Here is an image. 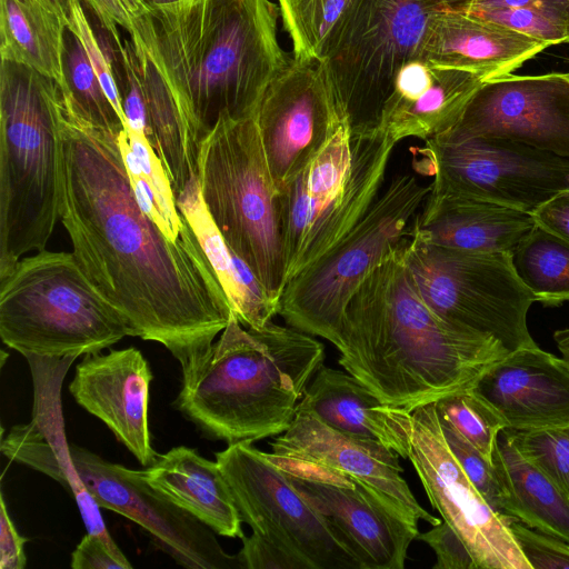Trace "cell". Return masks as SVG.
<instances>
[{
    "label": "cell",
    "instance_id": "6da1fadb",
    "mask_svg": "<svg viewBox=\"0 0 569 569\" xmlns=\"http://www.w3.org/2000/svg\"><path fill=\"white\" fill-rule=\"evenodd\" d=\"M59 217L80 268L130 336L179 361L236 316L191 226L168 237L140 207L118 136L84 122L62 93Z\"/></svg>",
    "mask_w": 569,
    "mask_h": 569
},
{
    "label": "cell",
    "instance_id": "7a4b0ae2",
    "mask_svg": "<svg viewBox=\"0 0 569 569\" xmlns=\"http://www.w3.org/2000/svg\"><path fill=\"white\" fill-rule=\"evenodd\" d=\"M339 352V365L382 403L412 412L475 388L509 350L436 315L417 292L399 243L349 300Z\"/></svg>",
    "mask_w": 569,
    "mask_h": 569
},
{
    "label": "cell",
    "instance_id": "3957f363",
    "mask_svg": "<svg viewBox=\"0 0 569 569\" xmlns=\"http://www.w3.org/2000/svg\"><path fill=\"white\" fill-rule=\"evenodd\" d=\"M271 0H179L152 6L158 66L181 116L190 152L221 114H254L291 57L279 43Z\"/></svg>",
    "mask_w": 569,
    "mask_h": 569
},
{
    "label": "cell",
    "instance_id": "277c9868",
    "mask_svg": "<svg viewBox=\"0 0 569 569\" xmlns=\"http://www.w3.org/2000/svg\"><path fill=\"white\" fill-rule=\"evenodd\" d=\"M325 357L311 335L272 321L244 329L233 316L217 341L180 362L174 403L204 435L228 445L274 437L291 425Z\"/></svg>",
    "mask_w": 569,
    "mask_h": 569
},
{
    "label": "cell",
    "instance_id": "5b68a950",
    "mask_svg": "<svg viewBox=\"0 0 569 569\" xmlns=\"http://www.w3.org/2000/svg\"><path fill=\"white\" fill-rule=\"evenodd\" d=\"M62 90L29 67L1 61L0 279L41 251L59 217Z\"/></svg>",
    "mask_w": 569,
    "mask_h": 569
},
{
    "label": "cell",
    "instance_id": "8992f818",
    "mask_svg": "<svg viewBox=\"0 0 569 569\" xmlns=\"http://www.w3.org/2000/svg\"><path fill=\"white\" fill-rule=\"evenodd\" d=\"M197 177L204 206L232 251L276 303L287 283L279 192L254 114H221L200 141Z\"/></svg>",
    "mask_w": 569,
    "mask_h": 569
},
{
    "label": "cell",
    "instance_id": "52a82bcc",
    "mask_svg": "<svg viewBox=\"0 0 569 569\" xmlns=\"http://www.w3.org/2000/svg\"><path fill=\"white\" fill-rule=\"evenodd\" d=\"M0 283V337L23 356L93 355L130 336L73 253L37 251Z\"/></svg>",
    "mask_w": 569,
    "mask_h": 569
},
{
    "label": "cell",
    "instance_id": "ba28073f",
    "mask_svg": "<svg viewBox=\"0 0 569 569\" xmlns=\"http://www.w3.org/2000/svg\"><path fill=\"white\" fill-rule=\"evenodd\" d=\"M397 142L383 131L351 136L342 124L279 191L287 282L342 239L381 192Z\"/></svg>",
    "mask_w": 569,
    "mask_h": 569
},
{
    "label": "cell",
    "instance_id": "9c48e42d",
    "mask_svg": "<svg viewBox=\"0 0 569 569\" xmlns=\"http://www.w3.org/2000/svg\"><path fill=\"white\" fill-rule=\"evenodd\" d=\"M442 0H350L323 43L319 61L351 136L379 130L399 69L420 56Z\"/></svg>",
    "mask_w": 569,
    "mask_h": 569
},
{
    "label": "cell",
    "instance_id": "30bf717a",
    "mask_svg": "<svg viewBox=\"0 0 569 569\" xmlns=\"http://www.w3.org/2000/svg\"><path fill=\"white\" fill-rule=\"evenodd\" d=\"M429 191L413 174L393 176L362 219L286 283L278 310L284 322L339 350L349 300L398 247Z\"/></svg>",
    "mask_w": 569,
    "mask_h": 569
},
{
    "label": "cell",
    "instance_id": "8fae6325",
    "mask_svg": "<svg viewBox=\"0 0 569 569\" xmlns=\"http://www.w3.org/2000/svg\"><path fill=\"white\" fill-rule=\"evenodd\" d=\"M400 253L420 298L440 318L489 335L509 351L537 346L527 326L536 299L516 273L511 253L441 247L412 223Z\"/></svg>",
    "mask_w": 569,
    "mask_h": 569
},
{
    "label": "cell",
    "instance_id": "7c38bea8",
    "mask_svg": "<svg viewBox=\"0 0 569 569\" xmlns=\"http://www.w3.org/2000/svg\"><path fill=\"white\" fill-rule=\"evenodd\" d=\"M251 441L216 452L243 522L281 549L297 569H362L326 519Z\"/></svg>",
    "mask_w": 569,
    "mask_h": 569
},
{
    "label": "cell",
    "instance_id": "4fadbf2b",
    "mask_svg": "<svg viewBox=\"0 0 569 569\" xmlns=\"http://www.w3.org/2000/svg\"><path fill=\"white\" fill-rule=\"evenodd\" d=\"M430 192L476 198L532 213L569 190V158L496 137L456 140L443 134L421 149Z\"/></svg>",
    "mask_w": 569,
    "mask_h": 569
},
{
    "label": "cell",
    "instance_id": "5bb4252c",
    "mask_svg": "<svg viewBox=\"0 0 569 569\" xmlns=\"http://www.w3.org/2000/svg\"><path fill=\"white\" fill-rule=\"evenodd\" d=\"M411 461L428 499L461 537L478 569H531L510 530L512 520L486 501L449 449L436 403L411 412Z\"/></svg>",
    "mask_w": 569,
    "mask_h": 569
},
{
    "label": "cell",
    "instance_id": "9a60e30c",
    "mask_svg": "<svg viewBox=\"0 0 569 569\" xmlns=\"http://www.w3.org/2000/svg\"><path fill=\"white\" fill-rule=\"evenodd\" d=\"M69 447L77 472L97 505L140 526L179 566L242 569L238 555L227 553L213 530L152 489L141 470L112 463L73 443Z\"/></svg>",
    "mask_w": 569,
    "mask_h": 569
},
{
    "label": "cell",
    "instance_id": "2e32d148",
    "mask_svg": "<svg viewBox=\"0 0 569 569\" xmlns=\"http://www.w3.org/2000/svg\"><path fill=\"white\" fill-rule=\"evenodd\" d=\"M274 186L281 191L346 124L319 60L292 59L266 89L254 112Z\"/></svg>",
    "mask_w": 569,
    "mask_h": 569
},
{
    "label": "cell",
    "instance_id": "e0dca14e",
    "mask_svg": "<svg viewBox=\"0 0 569 569\" xmlns=\"http://www.w3.org/2000/svg\"><path fill=\"white\" fill-rule=\"evenodd\" d=\"M269 459L281 470H318L358 480L387 508L418 527L442 520L417 501L402 476L399 455L387 446L340 432L316 416L296 411L289 428L271 442Z\"/></svg>",
    "mask_w": 569,
    "mask_h": 569
},
{
    "label": "cell",
    "instance_id": "ac0fdd59",
    "mask_svg": "<svg viewBox=\"0 0 569 569\" xmlns=\"http://www.w3.org/2000/svg\"><path fill=\"white\" fill-rule=\"evenodd\" d=\"M441 134L506 138L569 158V78L509 73L486 81L459 121Z\"/></svg>",
    "mask_w": 569,
    "mask_h": 569
},
{
    "label": "cell",
    "instance_id": "d6986e66",
    "mask_svg": "<svg viewBox=\"0 0 569 569\" xmlns=\"http://www.w3.org/2000/svg\"><path fill=\"white\" fill-rule=\"evenodd\" d=\"M282 472L342 539L362 569L405 568L418 527L387 508L355 478L318 470Z\"/></svg>",
    "mask_w": 569,
    "mask_h": 569
},
{
    "label": "cell",
    "instance_id": "ffe728a7",
    "mask_svg": "<svg viewBox=\"0 0 569 569\" xmlns=\"http://www.w3.org/2000/svg\"><path fill=\"white\" fill-rule=\"evenodd\" d=\"M24 357L33 381L32 419L10 429L1 440V452L10 460L27 465L68 488L76 499L87 531L101 537L116 556L127 558L111 538L100 507L80 479L66 439L61 386L78 357Z\"/></svg>",
    "mask_w": 569,
    "mask_h": 569
},
{
    "label": "cell",
    "instance_id": "44dd1931",
    "mask_svg": "<svg viewBox=\"0 0 569 569\" xmlns=\"http://www.w3.org/2000/svg\"><path fill=\"white\" fill-rule=\"evenodd\" d=\"M151 380L148 361L140 350L129 347L84 355L69 385L76 402L100 419L144 467L159 457L149 428Z\"/></svg>",
    "mask_w": 569,
    "mask_h": 569
},
{
    "label": "cell",
    "instance_id": "7402d4cb",
    "mask_svg": "<svg viewBox=\"0 0 569 569\" xmlns=\"http://www.w3.org/2000/svg\"><path fill=\"white\" fill-rule=\"evenodd\" d=\"M475 389L511 429L569 426V365L538 346L509 351Z\"/></svg>",
    "mask_w": 569,
    "mask_h": 569
},
{
    "label": "cell",
    "instance_id": "603a6c76",
    "mask_svg": "<svg viewBox=\"0 0 569 569\" xmlns=\"http://www.w3.org/2000/svg\"><path fill=\"white\" fill-rule=\"evenodd\" d=\"M483 82L473 72L412 59L396 76L379 130L397 143L408 138L426 141L445 133L459 121Z\"/></svg>",
    "mask_w": 569,
    "mask_h": 569
},
{
    "label": "cell",
    "instance_id": "cb8c5ba5",
    "mask_svg": "<svg viewBox=\"0 0 569 569\" xmlns=\"http://www.w3.org/2000/svg\"><path fill=\"white\" fill-rule=\"evenodd\" d=\"M549 44L499 23L453 10L432 16L419 59L489 81L511 73Z\"/></svg>",
    "mask_w": 569,
    "mask_h": 569
},
{
    "label": "cell",
    "instance_id": "d4e9b609",
    "mask_svg": "<svg viewBox=\"0 0 569 569\" xmlns=\"http://www.w3.org/2000/svg\"><path fill=\"white\" fill-rule=\"evenodd\" d=\"M296 411L309 412L346 435L380 442L408 459L411 412L382 403L347 371L321 366Z\"/></svg>",
    "mask_w": 569,
    "mask_h": 569
},
{
    "label": "cell",
    "instance_id": "484cf974",
    "mask_svg": "<svg viewBox=\"0 0 569 569\" xmlns=\"http://www.w3.org/2000/svg\"><path fill=\"white\" fill-rule=\"evenodd\" d=\"M430 242L472 252L512 253L537 226L530 212L487 200L429 191L411 221Z\"/></svg>",
    "mask_w": 569,
    "mask_h": 569
},
{
    "label": "cell",
    "instance_id": "4316f807",
    "mask_svg": "<svg viewBox=\"0 0 569 569\" xmlns=\"http://www.w3.org/2000/svg\"><path fill=\"white\" fill-rule=\"evenodd\" d=\"M146 482L217 535L242 538V519L217 461L179 446L141 470Z\"/></svg>",
    "mask_w": 569,
    "mask_h": 569
},
{
    "label": "cell",
    "instance_id": "83f0119b",
    "mask_svg": "<svg viewBox=\"0 0 569 569\" xmlns=\"http://www.w3.org/2000/svg\"><path fill=\"white\" fill-rule=\"evenodd\" d=\"M176 200L214 268L238 320L247 328L264 327L278 315L279 306L227 244L204 206L197 174L190 178Z\"/></svg>",
    "mask_w": 569,
    "mask_h": 569
},
{
    "label": "cell",
    "instance_id": "f1b7e54d",
    "mask_svg": "<svg viewBox=\"0 0 569 569\" xmlns=\"http://www.w3.org/2000/svg\"><path fill=\"white\" fill-rule=\"evenodd\" d=\"M492 462L500 491V512L569 543V497L498 437Z\"/></svg>",
    "mask_w": 569,
    "mask_h": 569
},
{
    "label": "cell",
    "instance_id": "f546056e",
    "mask_svg": "<svg viewBox=\"0 0 569 569\" xmlns=\"http://www.w3.org/2000/svg\"><path fill=\"white\" fill-rule=\"evenodd\" d=\"M67 27L36 0H0V54L34 69L68 90L66 78Z\"/></svg>",
    "mask_w": 569,
    "mask_h": 569
},
{
    "label": "cell",
    "instance_id": "4dcf8cb0",
    "mask_svg": "<svg viewBox=\"0 0 569 569\" xmlns=\"http://www.w3.org/2000/svg\"><path fill=\"white\" fill-rule=\"evenodd\" d=\"M512 266L537 302H569V242L536 226L511 253Z\"/></svg>",
    "mask_w": 569,
    "mask_h": 569
},
{
    "label": "cell",
    "instance_id": "1f68e13d",
    "mask_svg": "<svg viewBox=\"0 0 569 569\" xmlns=\"http://www.w3.org/2000/svg\"><path fill=\"white\" fill-rule=\"evenodd\" d=\"M68 90H62L74 112L88 124L119 136L124 124L108 99L79 38L67 29L64 53Z\"/></svg>",
    "mask_w": 569,
    "mask_h": 569
},
{
    "label": "cell",
    "instance_id": "d6a6232c",
    "mask_svg": "<svg viewBox=\"0 0 569 569\" xmlns=\"http://www.w3.org/2000/svg\"><path fill=\"white\" fill-rule=\"evenodd\" d=\"M350 0H277L282 28L292 46V59L319 60L332 28Z\"/></svg>",
    "mask_w": 569,
    "mask_h": 569
},
{
    "label": "cell",
    "instance_id": "836d02e7",
    "mask_svg": "<svg viewBox=\"0 0 569 569\" xmlns=\"http://www.w3.org/2000/svg\"><path fill=\"white\" fill-rule=\"evenodd\" d=\"M435 403L439 416L492 462L498 437L508 428L498 409L475 388L450 395Z\"/></svg>",
    "mask_w": 569,
    "mask_h": 569
},
{
    "label": "cell",
    "instance_id": "e575fe53",
    "mask_svg": "<svg viewBox=\"0 0 569 569\" xmlns=\"http://www.w3.org/2000/svg\"><path fill=\"white\" fill-rule=\"evenodd\" d=\"M114 44L122 42L118 27L130 36L140 67L157 64V42L152 7L146 0H86Z\"/></svg>",
    "mask_w": 569,
    "mask_h": 569
},
{
    "label": "cell",
    "instance_id": "d590c367",
    "mask_svg": "<svg viewBox=\"0 0 569 569\" xmlns=\"http://www.w3.org/2000/svg\"><path fill=\"white\" fill-rule=\"evenodd\" d=\"M506 439L569 497V433L562 428L511 429Z\"/></svg>",
    "mask_w": 569,
    "mask_h": 569
},
{
    "label": "cell",
    "instance_id": "8d00e7d4",
    "mask_svg": "<svg viewBox=\"0 0 569 569\" xmlns=\"http://www.w3.org/2000/svg\"><path fill=\"white\" fill-rule=\"evenodd\" d=\"M463 12L499 23L550 46L569 42V29L561 20L533 8H472Z\"/></svg>",
    "mask_w": 569,
    "mask_h": 569
},
{
    "label": "cell",
    "instance_id": "74e56055",
    "mask_svg": "<svg viewBox=\"0 0 569 569\" xmlns=\"http://www.w3.org/2000/svg\"><path fill=\"white\" fill-rule=\"evenodd\" d=\"M439 420L445 440L458 463L490 507L501 515L500 491L493 462L440 416Z\"/></svg>",
    "mask_w": 569,
    "mask_h": 569
},
{
    "label": "cell",
    "instance_id": "f35d334b",
    "mask_svg": "<svg viewBox=\"0 0 569 569\" xmlns=\"http://www.w3.org/2000/svg\"><path fill=\"white\" fill-rule=\"evenodd\" d=\"M67 29L74 33L81 41L87 57L108 99L112 103L123 124H126L118 80H116V76L113 74L111 62L107 59L104 51L99 44L96 33L87 19L80 0H73L72 2L71 16Z\"/></svg>",
    "mask_w": 569,
    "mask_h": 569
},
{
    "label": "cell",
    "instance_id": "ab89813d",
    "mask_svg": "<svg viewBox=\"0 0 569 569\" xmlns=\"http://www.w3.org/2000/svg\"><path fill=\"white\" fill-rule=\"evenodd\" d=\"M510 530L531 569H569L568 542L520 521H512Z\"/></svg>",
    "mask_w": 569,
    "mask_h": 569
},
{
    "label": "cell",
    "instance_id": "60d3db41",
    "mask_svg": "<svg viewBox=\"0 0 569 569\" xmlns=\"http://www.w3.org/2000/svg\"><path fill=\"white\" fill-rule=\"evenodd\" d=\"M426 542L436 553L433 569H478L476 561L461 537L446 521L417 538Z\"/></svg>",
    "mask_w": 569,
    "mask_h": 569
},
{
    "label": "cell",
    "instance_id": "b9f144b4",
    "mask_svg": "<svg viewBox=\"0 0 569 569\" xmlns=\"http://www.w3.org/2000/svg\"><path fill=\"white\" fill-rule=\"evenodd\" d=\"M237 553L242 569H297L296 563L276 545L258 533L241 538Z\"/></svg>",
    "mask_w": 569,
    "mask_h": 569
},
{
    "label": "cell",
    "instance_id": "7bdbcfd3",
    "mask_svg": "<svg viewBox=\"0 0 569 569\" xmlns=\"http://www.w3.org/2000/svg\"><path fill=\"white\" fill-rule=\"evenodd\" d=\"M73 569H131L127 558L116 556L104 540L88 532L71 553Z\"/></svg>",
    "mask_w": 569,
    "mask_h": 569
},
{
    "label": "cell",
    "instance_id": "ee69618b",
    "mask_svg": "<svg viewBox=\"0 0 569 569\" xmlns=\"http://www.w3.org/2000/svg\"><path fill=\"white\" fill-rule=\"evenodd\" d=\"M27 539L16 529L7 506L4 497L0 496V569H23L27 565V557L23 547Z\"/></svg>",
    "mask_w": 569,
    "mask_h": 569
},
{
    "label": "cell",
    "instance_id": "f6af8a7d",
    "mask_svg": "<svg viewBox=\"0 0 569 569\" xmlns=\"http://www.w3.org/2000/svg\"><path fill=\"white\" fill-rule=\"evenodd\" d=\"M536 224L569 242V190H565L537 208Z\"/></svg>",
    "mask_w": 569,
    "mask_h": 569
},
{
    "label": "cell",
    "instance_id": "bcb514c9",
    "mask_svg": "<svg viewBox=\"0 0 569 569\" xmlns=\"http://www.w3.org/2000/svg\"><path fill=\"white\" fill-rule=\"evenodd\" d=\"M46 9L54 13L68 28L73 0H36Z\"/></svg>",
    "mask_w": 569,
    "mask_h": 569
},
{
    "label": "cell",
    "instance_id": "7dc6e473",
    "mask_svg": "<svg viewBox=\"0 0 569 569\" xmlns=\"http://www.w3.org/2000/svg\"><path fill=\"white\" fill-rule=\"evenodd\" d=\"M553 339L562 358L569 365V328L555 331Z\"/></svg>",
    "mask_w": 569,
    "mask_h": 569
},
{
    "label": "cell",
    "instance_id": "c3c4849f",
    "mask_svg": "<svg viewBox=\"0 0 569 569\" xmlns=\"http://www.w3.org/2000/svg\"><path fill=\"white\" fill-rule=\"evenodd\" d=\"M463 0H442V10L451 9L459 3H461ZM568 13L569 16V0H556Z\"/></svg>",
    "mask_w": 569,
    "mask_h": 569
},
{
    "label": "cell",
    "instance_id": "681fc988",
    "mask_svg": "<svg viewBox=\"0 0 569 569\" xmlns=\"http://www.w3.org/2000/svg\"><path fill=\"white\" fill-rule=\"evenodd\" d=\"M151 7L158 4H168L179 0H146Z\"/></svg>",
    "mask_w": 569,
    "mask_h": 569
},
{
    "label": "cell",
    "instance_id": "f907efd6",
    "mask_svg": "<svg viewBox=\"0 0 569 569\" xmlns=\"http://www.w3.org/2000/svg\"><path fill=\"white\" fill-rule=\"evenodd\" d=\"M566 432L569 433V426L562 428Z\"/></svg>",
    "mask_w": 569,
    "mask_h": 569
},
{
    "label": "cell",
    "instance_id": "816d5d0a",
    "mask_svg": "<svg viewBox=\"0 0 569 569\" xmlns=\"http://www.w3.org/2000/svg\"><path fill=\"white\" fill-rule=\"evenodd\" d=\"M567 76H568V78H569V72H567Z\"/></svg>",
    "mask_w": 569,
    "mask_h": 569
}]
</instances>
